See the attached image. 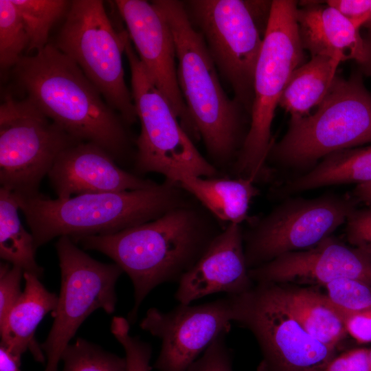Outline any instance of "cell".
<instances>
[{
	"label": "cell",
	"instance_id": "277c9868",
	"mask_svg": "<svg viewBox=\"0 0 371 371\" xmlns=\"http://www.w3.org/2000/svg\"><path fill=\"white\" fill-rule=\"evenodd\" d=\"M16 196L36 249L56 237L75 240L115 234L155 220L191 199L178 183L166 180L142 190L82 194L66 199H51L41 193Z\"/></svg>",
	"mask_w": 371,
	"mask_h": 371
},
{
	"label": "cell",
	"instance_id": "8992f818",
	"mask_svg": "<svg viewBox=\"0 0 371 371\" xmlns=\"http://www.w3.org/2000/svg\"><path fill=\"white\" fill-rule=\"evenodd\" d=\"M371 143V94L361 75L336 76L313 114L291 117L282 138L267 156L293 168L313 166L334 152Z\"/></svg>",
	"mask_w": 371,
	"mask_h": 371
},
{
	"label": "cell",
	"instance_id": "f1b7e54d",
	"mask_svg": "<svg viewBox=\"0 0 371 371\" xmlns=\"http://www.w3.org/2000/svg\"><path fill=\"white\" fill-rule=\"evenodd\" d=\"M324 286L326 295L338 309L354 312L371 308V286L363 282L341 278Z\"/></svg>",
	"mask_w": 371,
	"mask_h": 371
},
{
	"label": "cell",
	"instance_id": "d4e9b609",
	"mask_svg": "<svg viewBox=\"0 0 371 371\" xmlns=\"http://www.w3.org/2000/svg\"><path fill=\"white\" fill-rule=\"evenodd\" d=\"M19 203L14 192L0 188V257L24 273L41 278L43 268L35 258L34 237L23 226L19 216Z\"/></svg>",
	"mask_w": 371,
	"mask_h": 371
},
{
	"label": "cell",
	"instance_id": "7a4b0ae2",
	"mask_svg": "<svg viewBox=\"0 0 371 371\" xmlns=\"http://www.w3.org/2000/svg\"><path fill=\"white\" fill-rule=\"evenodd\" d=\"M12 74L25 98L76 140L102 148L116 161L126 159L131 139L125 122L54 45L25 55Z\"/></svg>",
	"mask_w": 371,
	"mask_h": 371
},
{
	"label": "cell",
	"instance_id": "74e56055",
	"mask_svg": "<svg viewBox=\"0 0 371 371\" xmlns=\"http://www.w3.org/2000/svg\"><path fill=\"white\" fill-rule=\"evenodd\" d=\"M355 196L371 207V181L358 184L354 189Z\"/></svg>",
	"mask_w": 371,
	"mask_h": 371
},
{
	"label": "cell",
	"instance_id": "5bb4252c",
	"mask_svg": "<svg viewBox=\"0 0 371 371\" xmlns=\"http://www.w3.org/2000/svg\"><path fill=\"white\" fill-rule=\"evenodd\" d=\"M228 297L199 305L181 304L168 312L149 308L140 328L161 342L153 368L186 371L232 324Z\"/></svg>",
	"mask_w": 371,
	"mask_h": 371
},
{
	"label": "cell",
	"instance_id": "1f68e13d",
	"mask_svg": "<svg viewBox=\"0 0 371 371\" xmlns=\"http://www.w3.org/2000/svg\"><path fill=\"white\" fill-rule=\"evenodd\" d=\"M221 334L207 347L186 371H233L232 352Z\"/></svg>",
	"mask_w": 371,
	"mask_h": 371
},
{
	"label": "cell",
	"instance_id": "7c38bea8",
	"mask_svg": "<svg viewBox=\"0 0 371 371\" xmlns=\"http://www.w3.org/2000/svg\"><path fill=\"white\" fill-rule=\"evenodd\" d=\"M61 286L50 331L41 345L46 359L44 371H57L61 355L80 326L95 310L115 311V284L124 272L115 263L99 262L80 249L69 236L55 245Z\"/></svg>",
	"mask_w": 371,
	"mask_h": 371
},
{
	"label": "cell",
	"instance_id": "ffe728a7",
	"mask_svg": "<svg viewBox=\"0 0 371 371\" xmlns=\"http://www.w3.org/2000/svg\"><path fill=\"white\" fill-rule=\"evenodd\" d=\"M23 278L24 289L0 326L1 345L19 359L29 350L35 361L43 363L45 356L35 332L43 318L55 311L58 296L46 289L37 276L23 273Z\"/></svg>",
	"mask_w": 371,
	"mask_h": 371
},
{
	"label": "cell",
	"instance_id": "836d02e7",
	"mask_svg": "<svg viewBox=\"0 0 371 371\" xmlns=\"http://www.w3.org/2000/svg\"><path fill=\"white\" fill-rule=\"evenodd\" d=\"M336 308L341 317L347 334L360 344L371 342V308L354 312Z\"/></svg>",
	"mask_w": 371,
	"mask_h": 371
},
{
	"label": "cell",
	"instance_id": "60d3db41",
	"mask_svg": "<svg viewBox=\"0 0 371 371\" xmlns=\"http://www.w3.org/2000/svg\"><path fill=\"white\" fill-rule=\"evenodd\" d=\"M369 367L370 371H371V349L369 350Z\"/></svg>",
	"mask_w": 371,
	"mask_h": 371
},
{
	"label": "cell",
	"instance_id": "603a6c76",
	"mask_svg": "<svg viewBox=\"0 0 371 371\" xmlns=\"http://www.w3.org/2000/svg\"><path fill=\"white\" fill-rule=\"evenodd\" d=\"M341 62L324 56H312L292 73L278 105L291 117L309 114L324 99L336 77Z\"/></svg>",
	"mask_w": 371,
	"mask_h": 371
},
{
	"label": "cell",
	"instance_id": "9c48e42d",
	"mask_svg": "<svg viewBox=\"0 0 371 371\" xmlns=\"http://www.w3.org/2000/svg\"><path fill=\"white\" fill-rule=\"evenodd\" d=\"M54 45L80 67L126 124L137 121L122 65L124 30H115L103 1H71Z\"/></svg>",
	"mask_w": 371,
	"mask_h": 371
},
{
	"label": "cell",
	"instance_id": "ba28073f",
	"mask_svg": "<svg viewBox=\"0 0 371 371\" xmlns=\"http://www.w3.org/2000/svg\"><path fill=\"white\" fill-rule=\"evenodd\" d=\"M124 54L131 69V93L141 125L135 141L136 173H158L165 180L176 183L184 175L219 177V170L200 153L154 84L126 30Z\"/></svg>",
	"mask_w": 371,
	"mask_h": 371
},
{
	"label": "cell",
	"instance_id": "e575fe53",
	"mask_svg": "<svg viewBox=\"0 0 371 371\" xmlns=\"http://www.w3.org/2000/svg\"><path fill=\"white\" fill-rule=\"evenodd\" d=\"M320 371H370L369 350L355 348L335 356Z\"/></svg>",
	"mask_w": 371,
	"mask_h": 371
},
{
	"label": "cell",
	"instance_id": "cb8c5ba5",
	"mask_svg": "<svg viewBox=\"0 0 371 371\" xmlns=\"http://www.w3.org/2000/svg\"><path fill=\"white\" fill-rule=\"evenodd\" d=\"M281 287L288 306L306 331L336 349L347 333L339 312L326 294L307 288Z\"/></svg>",
	"mask_w": 371,
	"mask_h": 371
},
{
	"label": "cell",
	"instance_id": "2e32d148",
	"mask_svg": "<svg viewBox=\"0 0 371 371\" xmlns=\"http://www.w3.org/2000/svg\"><path fill=\"white\" fill-rule=\"evenodd\" d=\"M249 273L257 283L324 286L335 280L350 278L371 286V256L330 236L311 248L282 254L251 269Z\"/></svg>",
	"mask_w": 371,
	"mask_h": 371
},
{
	"label": "cell",
	"instance_id": "83f0119b",
	"mask_svg": "<svg viewBox=\"0 0 371 371\" xmlns=\"http://www.w3.org/2000/svg\"><path fill=\"white\" fill-rule=\"evenodd\" d=\"M30 40L25 25L11 0H0V65L13 68L27 51Z\"/></svg>",
	"mask_w": 371,
	"mask_h": 371
},
{
	"label": "cell",
	"instance_id": "7402d4cb",
	"mask_svg": "<svg viewBox=\"0 0 371 371\" xmlns=\"http://www.w3.org/2000/svg\"><path fill=\"white\" fill-rule=\"evenodd\" d=\"M370 181L371 145L330 153L306 174L288 181L277 192L280 196H288L328 186Z\"/></svg>",
	"mask_w": 371,
	"mask_h": 371
},
{
	"label": "cell",
	"instance_id": "30bf717a",
	"mask_svg": "<svg viewBox=\"0 0 371 371\" xmlns=\"http://www.w3.org/2000/svg\"><path fill=\"white\" fill-rule=\"evenodd\" d=\"M232 322L249 330L264 356L260 371H320L336 349L311 337L288 306L280 284L259 282L227 295Z\"/></svg>",
	"mask_w": 371,
	"mask_h": 371
},
{
	"label": "cell",
	"instance_id": "e0dca14e",
	"mask_svg": "<svg viewBox=\"0 0 371 371\" xmlns=\"http://www.w3.org/2000/svg\"><path fill=\"white\" fill-rule=\"evenodd\" d=\"M47 177L60 199L82 194L142 190L157 183L123 170L102 148L85 142L63 151Z\"/></svg>",
	"mask_w": 371,
	"mask_h": 371
},
{
	"label": "cell",
	"instance_id": "ac0fdd59",
	"mask_svg": "<svg viewBox=\"0 0 371 371\" xmlns=\"http://www.w3.org/2000/svg\"><path fill=\"white\" fill-rule=\"evenodd\" d=\"M249 270L240 225L227 224L195 265L181 278L175 297L181 304H190L213 293H243L253 286Z\"/></svg>",
	"mask_w": 371,
	"mask_h": 371
},
{
	"label": "cell",
	"instance_id": "484cf974",
	"mask_svg": "<svg viewBox=\"0 0 371 371\" xmlns=\"http://www.w3.org/2000/svg\"><path fill=\"white\" fill-rule=\"evenodd\" d=\"M28 34L27 53H36L49 43V32L54 23L67 14L71 1L65 0H11Z\"/></svg>",
	"mask_w": 371,
	"mask_h": 371
},
{
	"label": "cell",
	"instance_id": "44dd1931",
	"mask_svg": "<svg viewBox=\"0 0 371 371\" xmlns=\"http://www.w3.org/2000/svg\"><path fill=\"white\" fill-rule=\"evenodd\" d=\"M221 223L238 224L248 218L249 204L259 194L248 177L184 175L177 183Z\"/></svg>",
	"mask_w": 371,
	"mask_h": 371
},
{
	"label": "cell",
	"instance_id": "d590c367",
	"mask_svg": "<svg viewBox=\"0 0 371 371\" xmlns=\"http://www.w3.org/2000/svg\"><path fill=\"white\" fill-rule=\"evenodd\" d=\"M325 3L336 9L358 29L363 26L370 14L371 0H328Z\"/></svg>",
	"mask_w": 371,
	"mask_h": 371
},
{
	"label": "cell",
	"instance_id": "3957f363",
	"mask_svg": "<svg viewBox=\"0 0 371 371\" xmlns=\"http://www.w3.org/2000/svg\"><path fill=\"white\" fill-rule=\"evenodd\" d=\"M151 3L172 33L180 90L210 163L218 170L232 167L246 137L242 107L225 92L218 69L202 36L190 22L183 1Z\"/></svg>",
	"mask_w": 371,
	"mask_h": 371
},
{
	"label": "cell",
	"instance_id": "52a82bcc",
	"mask_svg": "<svg viewBox=\"0 0 371 371\" xmlns=\"http://www.w3.org/2000/svg\"><path fill=\"white\" fill-rule=\"evenodd\" d=\"M272 1L188 0V16L202 36L234 99L250 115L254 74Z\"/></svg>",
	"mask_w": 371,
	"mask_h": 371
},
{
	"label": "cell",
	"instance_id": "9a60e30c",
	"mask_svg": "<svg viewBox=\"0 0 371 371\" xmlns=\"http://www.w3.org/2000/svg\"><path fill=\"white\" fill-rule=\"evenodd\" d=\"M114 3L126 24L134 49L154 84L189 137L199 139L179 85L175 43L166 20L147 1L116 0Z\"/></svg>",
	"mask_w": 371,
	"mask_h": 371
},
{
	"label": "cell",
	"instance_id": "ab89813d",
	"mask_svg": "<svg viewBox=\"0 0 371 371\" xmlns=\"http://www.w3.org/2000/svg\"><path fill=\"white\" fill-rule=\"evenodd\" d=\"M363 71L368 75L371 76V58L369 62L362 67Z\"/></svg>",
	"mask_w": 371,
	"mask_h": 371
},
{
	"label": "cell",
	"instance_id": "6da1fadb",
	"mask_svg": "<svg viewBox=\"0 0 371 371\" xmlns=\"http://www.w3.org/2000/svg\"><path fill=\"white\" fill-rule=\"evenodd\" d=\"M194 199L151 221L119 232L73 240L111 258L130 278L134 323L141 304L156 286L179 282L225 227Z\"/></svg>",
	"mask_w": 371,
	"mask_h": 371
},
{
	"label": "cell",
	"instance_id": "f35d334b",
	"mask_svg": "<svg viewBox=\"0 0 371 371\" xmlns=\"http://www.w3.org/2000/svg\"><path fill=\"white\" fill-rule=\"evenodd\" d=\"M363 27H365L368 30L367 36H366V38H364V39L371 51V10L368 19Z\"/></svg>",
	"mask_w": 371,
	"mask_h": 371
},
{
	"label": "cell",
	"instance_id": "4dcf8cb0",
	"mask_svg": "<svg viewBox=\"0 0 371 371\" xmlns=\"http://www.w3.org/2000/svg\"><path fill=\"white\" fill-rule=\"evenodd\" d=\"M21 268L8 262L0 265V326L3 324L13 306L20 297Z\"/></svg>",
	"mask_w": 371,
	"mask_h": 371
},
{
	"label": "cell",
	"instance_id": "8d00e7d4",
	"mask_svg": "<svg viewBox=\"0 0 371 371\" xmlns=\"http://www.w3.org/2000/svg\"><path fill=\"white\" fill-rule=\"evenodd\" d=\"M21 359L12 355L0 345V371H21Z\"/></svg>",
	"mask_w": 371,
	"mask_h": 371
},
{
	"label": "cell",
	"instance_id": "4316f807",
	"mask_svg": "<svg viewBox=\"0 0 371 371\" xmlns=\"http://www.w3.org/2000/svg\"><path fill=\"white\" fill-rule=\"evenodd\" d=\"M63 371H126V361L82 338L69 344L61 355Z\"/></svg>",
	"mask_w": 371,
	"mask_h": 371
},
{
	"label": "cell",
	"instance_id": "d6986e66",
	"mask_svg": "<svg viewBox=\"0 0 371 371\" xmlns=\"http://www.w3.org/2000/svg\"><path fill=\"white\" fill-rule=\"evenodd\" d=\"M297 8L296 17L304 49L315 56H328L341 63L357 61L361 67L371 58L364 38L336 9L320 1H306Z\"/></svg>",
	"mask_w": 371,
	"mask_h": 371
},
{
	"label": "cell",
	"instance_id": "8fae6325",
	"mask_svg": "<svg viewBox=\"0 0 371 371\" xmlns=\"http://www.w3.org/2000/svg\"><path fill=\"white\" fill-rule=\"evenodd\" d=\"M78 142L27 99L10 93L0 105V183L19 196L39 194L60 154Z\"/></svg>",
	"mask_w": 371,
	"mask_h": 371
},
{
	"label": "cell",
	"instance_id": "4fadbf2b",
	"mask_svg": "<svg viewBox=\"0 0 371 371\" xmlns=\"http://www.w3.org/2000/svg\"><path fill=\"white\" fill-rule=\"evenodd\" d=\"M355 210L350 199L335 194L285 200L243 233L247 267L315 246L346 223Z\"/></svg>",
	"mask_w": 371,
	"mask_h": 371
},
{
	"label": "cell",
	"instance_id": "5b68a950",
	"mask_svg": "<svg viewBox=\"0 0 371 371\" xmlns=\"http://www.w3.org/2000/svg\"><path fill=\"white\" fill-rule=\"evenodd\" d=\"M297 3L274 0L254 74L251 122L232 166L236 177L264 181L270 175L267 156L272 145L271 131L275 111L295 69L304 61L297 22Z\"/></svg>",
	"mask_w": 371,
	"mask_h": 371
},
{
	"label": "cell",
	"instance_id": "f546056e",
	"mask_svg": "<svg viewBox=\"0 0 371 371\" xmlns=\"http://www.w3.org/2000/svg\"><path fill=\"white\" fill-rule=\"evenodd\" d=\"M111 332L125 351L126 371H150L151 345L130 334V322L120 316L113 317Z\"/></svg>",
	"mask_w": 371,
	"mask_h": 371
},
{
	"label": "cell",
	"instance_id": "d6a6232c",
	"mask_svg": "<svg viewBox=\"0 0 371 371\" xmlns=\"http://www.w3.org/2000/svg\"><path fill=\"white\" fill-rule=\"evenodd\" d=\"M350 244L371 256V207L355 209L346 222Z\"/></svg>",
	"mask_w": 371,
	"mask_h": 371
}]
</instances>
